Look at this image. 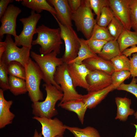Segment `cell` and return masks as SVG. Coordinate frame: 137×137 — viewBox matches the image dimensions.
<instances>
[{"label":"cell","mask_w":137,"mask_h":137,"mask_svg":"<svg viewBox=\"0 0 137 137\" xmlns=\"http://www.w3.org/2000/svg\"><path fill=\"white\" fill-rule=\"evenodd\" d=\"M89 40H97L108 41L114 40L107 27H102L96 24L93 29Z\"/></svg>","instance_id":"4316f807"},{"label":"cell","mask_w":137,"mask_h":137,"mask_svg":"<svg viewBox=\"0 0 137 137\" xmlns=\"http://www.w3.org/2000/svg\"><path fill=\"white\" fill-rule=\"evenodd\" d=\"M21 12L19 8L14 5H8L4 15L0 19L1 23L0 27V40L5 34L12 35L14 38L17 36L16 30V20Z\"/></svg>","instance_id":"30bf717a"},{"label":"cell","mask_w":137,"mask_h":137,"mask_svg":"<svg viewBox=\"0 0 137 137\" xmlns=\"http://www.w3.org/2000/svg\"><path fill=\"white\" fill-rule=\"evenodd\" d=\"M65 126L66 129L71 132L75 137H101L97 130L92 127L88 126L81 128Z\"/></svg>","instance_id":"484cf974"},{"label":"cell","mask_w":137,"mask_h":137,"mask_svg":"<svg viewBox=\"0 0 137 137\" xmlns=\"http://www.w3.org/2000/svg\"><path fill=\"white\" fill-rule=\"evenodd\" d=\"M90 6L96 15L97 22L104 7L109 6V0H88Z\"/></svg>","instance_id":"d6a6232c"},{"label":"cell","mask_w":137,"mask_h":137,"mask_svg":"<svg viewBox=\"0 0 137 137\" xmlns=\"http://www.w3.org/2000/svg\"><path fill=\"white\" fill-rule=\"evenodd\" d=\"M25 69L26 82L27 92L31 101L35 103L43 99V95L40 89L43 76L37 63L30 58Z\"/></svg>","instance_id":"277c9868"},{"label":"cell","mask_w":137,"mask_h":137,"mask_svg":"<svg viewBox=\"0 0 137 137\" xmlns=\"http://www.w3.org/2000/svg\"><path fill=\"white\" fill-rule=\"evenodd\" d=\"M55 82L61 88L63 97L59 104L82 99V95L77 91L68 73L67 64L64 63L58 66L54 76Z\"/></svg>","instance_id":"52a82bcc"},{"label":"cell","mask_w":137,"mask_h":137,"mask_svg":"<svg viewBox=\"0 0 137 137\" xmlns=\"http://www.w3.org/2000/svg\"><path fill=\"white\" fill-rule=\"evenodd\" d=\"M88 0H82L81 5L76 12L72 13V20L77 30L83 34L86 40L90 38L97 21L95 19Z\"/></svg>","instance_id":"5b68a950"},{"label":"cell","mask_w":137,"mask_h":137,"mask_svg":"<svg viewBox=\"0 0 137 137\" xmlns=\"http://www.w3.org/2000/svg\"><path fill=\"white\" fill-rule=\"evenodd\" d=\"M117 41L122 53L129 47L137 45V32L125 28Z\"/></svg>","instance_id":"7402d4cb"},{"label":"cell","mask_w":137,"mask_h":137,"mask_svg":"<svg viewBox=\"0 0 137 137\" xmlns=\"http://www.w3.org/2000/svg\"><path fill=\"white\" fill-rule=\"evenodd\" d=\"M55 137H63V136H57Z\"/></svg>","instance_id":"bcb514c9"},{"label":"cell","mask_w":137,"mask_h":137,"mask_svg":"<svg viewBox=\"0 0 137 137\" xmlns=\"http://www.w3.org/2000/svg\"><path fill=\"white\" fill-rule=\"evenodd\" d=\"M133 125L134 126L136 129V131L134 137H137V125L135 124H133Z\"/></svg>","instance_id":"ee69618b"},{"label":"cell","mask_w":137,"mask_h":137,"mask_svg":"<svg viewBox=\"0 0 137 137\" xmlns=\"http://www.w3.org/2000/svg\"><path fill=\"white\" fill-rule=\"evenodd\" d=\"M82 63L90 71H102L110 75L114 71L110 61L104 60L98 56L87 59L83 61Z\"/></svg>","instance_id":"e0dca14e"},{"label":"cell","mask_w":137,"mask_h":137,"mask_svg":"<svg viewBox=\"0 0 137 137\" xmlns=\"http://www.w3.org/2000/svg\"><path fill=\"white\" fill-rule=\"evenodd\" d=\"M132 57H130L131 77L135 78L137 77V54L134 53L132 55Z\"/></svg>","instance_id":"74e56055"},{"label":"cell","mask_w":137,"mask_h":137,"mask_svg":"<svg viewBox=\"0 0 137 137\" xmlns=\"http://www.w3.org/2000/svg\"><path fill=\"white\" fill-rule=\"evenodd\" d=\"M47 1L54 7L57 13L56 16L60 23L68 27H72V13L67 0H48Z\"/></svg>","instance_id":"9a60e30c"},{"label":"cell","mask_w":137,"mask_h":137,"mask_svg":"<svg viewBox=\"0 0 137 137\" xmlns=\"http://www.w3.org/2000/svg\"><path fill=\"white\" fill-rule=\"evenodd\" d=\"M80 46L77 57L67 64L75 63L78 64H82L83 61L89 58L97 57L98 55L90 49L83 39H80Z\"/></svg>","instance_id":"d4e9b609"},{"label":"cell","mask_w":137,"mask_h":137,"mask_svg":"<svg viewBox=\"0 0 137 137\" xmlns=\"http://www.w3.org/2000/svg\"><path fill=\"white\" fill-rule=\"evenodd\" d=\"M91 50L95 53L98 55L101 52L104 45L108 41L97 40H85Z\"/></svg>","instance_id":"d590c367"},{"label":"cell","mask_w":137,"mask_h":137,"mask_svg":"<svg viewBox=\"0 0 137 137\" xmlns=\"http://www.w3.org/2000/svg\"><path fill=\"white\" fill-rule=\"evenodd\" d=\"M122 55L117 40H113L108 41L97 55L104 60L110 61L114 58Z\"/></svg>","instance_id":"603a6c76"},{"label":"cell","mask_w":137,"mask_h":137,"mask_svg":"<svg viewBox=\"0 0 137 137\" xmlns=\"http://www.w3.org/2000/svg\"><path fill=\"white\" fill-rule=\"evenodd\" d=\"M6 65L0 61V87L4 91L9 90Z\"/></svg>","instance_id":"e575fe53"},{"label":"cell","mask_w":137,"mask_h":137,"mask_svg":"<svg viewBox=\"0 0 137 137\" xmlns=\"http://www.w3.org/2000/svg\"><path fill=\"white\" fill-rule=\"evenodd\" d=\"M46 93L44 101L33 103L32 113L35 116L51 118L58 114L55 107L57 102L61 100L63 97L62 92L51 84H43Z\"/></svg>","instance_id":"7a4b0ae2"},{"label":"cell","mask_w":137,"mask_h":137,"mask_svg":"<svg viewBox=\"0 0 137 137\" xmlns=\"http://www.w3.org/2000/svg\"><path fill=\"white\" fill-rule=\"evenodd\" d=\"M116 89L112 84L102 89L88 91L86 94L82 95V99L87 108L91 109L95 108L100 103L110 92Z\"/></svg>","instance_id":"2e32d148"},{"label":"cell","mask_w":137,"mask_h":137,"mask_svg":"<svg viewBox=\"0 0 137 137\" xmlns=\"http://www.w3.org/2000/svg\"><path fill=\"white\" fill-rule=\"evenodd\" d=\"M127 57L122 54L110 60L113 67L114 71L123 70L129 71L130 68V60Z\"/></svg>","instance_id":"83f0119b"},{"label":"cell","mask_w":137,"mask_h":137,"mask_svg":"<svg viewBox=\"0 0 137 137\" xmlns=\"http://www.w3.org/2000/svg\"><path fill=\"white\" fill-rule=\"evenodd\" d=\"M115 100L117 107L116 115L115 119L125 122L129 116L134 114L135 113L134 110L130 108L131 99L126 97H116Z\"/></svg>","instance_id":"d6986e66"},{"label":"cell","mask_w":137,"mask_h":137,"mask_svg":"<svg viewBox=\"0 0 137 137\" xmlns=\"http://www.w3.org/2000/svg\"><path fill=\"white\" fill-rule=\"evenodd\" d=\"M36 33L37 34V38L33 40L32 45L40 46L39 52L41 55L47 54L53 52L60 54L63 43L59 28H51L42 25L37 28Z\"/></svg>","instance_id":"6da1fadb"},{"label":"cell","mask_w":137,"mask_h":137,"mask_svg":"<svg viewBox=\"0 0 137 137\" xmlns=\"http://www.w3.org/2000/svg\"><path fill=\"white\" fill-rule=\"evenodd\" d=\"M42 135L41 133H39L37 130L36 129L34 132L33 135L32 137H42Z\"/></svg>","instance_id":"7bdbcfd3"},{"label":"cell","mask_w":137,"mask_h":137,"mask_svg":"<svg viewBox=\"0 0 137 137\" xmlns=\"http://www.w3.org/2000/svg\"><path fill=\"white\" fill-rule=\"evenodd\" d=\"M137 53V46L136 45L130 47V48H127L122 53V54L126 57H130L132 55Z\"/></svg>","instance_id":"60d3db41"},{"label":"cell","mask_w":137,"mask_h":137,"mask_svg":"<svg viewBox=\"0 0 137 137\" xmlns=\"http://www.w3.org/2000/svg\"><path fill=\"white\" fill-rule=\"evenodd\" d=\"M107 28L110 35L116 40L125 28L122 24L114 17Z\"/></svg>","instance_id":"f546056e"},{"label":"cell","mask_w":137,"mask_h":137,"mask_svg":"<svg viewBox=\"0 0 137 137\" xmlns=\"http://www.w3.org/2000/svg\"><path fill=\"white\" fill-rule=\"evenodd\" d=\"M5 41L6 44V50L0 58V61L6 65L12 61L18 62L25 67L30 58L31 49L23 46L18 47L10 35H6Z\"/></svg>","instance_id":"ba28073f"},{"label":"cell","mask_w":137,"mask_h":137,"mask_svg":"<svg viewBox=\"0 0 137 137\" xmlns=\"http://www.w3.org/2000/svg\"><path fill=\"white\" fill-rule=\"evenodd\" d=\"M67 64L68 71L75 88L79 87L88 91L89 85L86 77L90 71L83 63L80 65L75 63Z\"/></svg>","instance_id":"4fadbf2b"},{"label":"cell","mask_w":137,"mask_h":137,"mask_svg":"<svg viewBox=\"0 0 137 137\" xmlns=\"http://www.w3.org/2000/svg\"><path fill=\"white\" fill-rule=\"evenodd\" d=\"M72 13L77 11L81 6L82 0H67Z\"/></svg>","instance_id":"f35d334b"},{"label":"cell","mask_w":137,"mask_h":137,"mask_svg":"<svg viewBox=\"0 0 137 137\" xmlns=\"http://www.w3.org/2000/svg\"><path fill=\"white\" fill-rule=\"evenodd\" d=\"M4 91L0 89V128L12 123L15 115L10 111L13 104L12 100L7 101L5 98Z\"/></svg>","instance_id":"ac0fdd59"},{"label":"cell","mask_w":137,"mask_h":137,"mask_svg":"<svg viewBox=\"0 0 137 137\" xmlns=\"http://www.w3.org/2000/svg\"><path fill=\"white\" fill-rule=\"evenodd\" d=\"M8 81L9 90L14 95L25 94L27 92L25 80L9 75Z\"/></svg>","instance_id":"cb8c5ba5"},{"label":"cell","mask_w":137,"mask_h":137,"mask_svg":"<svg viewBox=\"0 0 137 137\" xmlns=\"http://www.w3.org/2000/svg\"><path fill=\"white\" fill-rule=\"evenodd\" d=\"M114 17L113 13L110 7H105L101 11L97 24L99 26L107 27Z\"/></svg>","instance_id":"4dcf8cb0"},{"label":"cell","mask_w":137,"mask_h":137,"mask_svg":"<svg viewBox=\"0 0 137 137\" xmlns=\"http://www.w3.org/2000/svg\"><path fill=\"white\" fill-rule=\"evenodd\" d=\"M57 54L55 52L44 55L39 54L33 51L30 52V56L42 72L43 76V80L45 83L51 84L61 91L60 86L54 79L57 67L64 63L62 58L57 57Z\"/></svg>","instance_id":"3957f363"},{"label":"cell","mask_w":137,"mask_h":137,"mask_svg":"<svg viewBox=\"0 0 137 137\" xmlns=\"http://www.w3.org/2000/svg\"><path fill=\"white\" fill-rule=\"evenodd\" d=\"M135 117L136 119H137V111L135 112L134 114Z\"/></svg>","instance_id":"f6af8a7d"},{"label":"cell","mask_w":137,"mask_h":137,"mask_svg":"<svg viewBox=\"0 0 137 137\" xmlns=\"http://www.w3.org/2000/svg\"><path fill=\"white\" fill-rule=\"evenodd\" d=\"M131 76V73L129 71L123 70L114 71L111 75L112 84L116 89L125 80L129 79Z\"/></svg>","instance_id":"1f68e13d"},{"label":"cell","mask_w":137,"mask_h":137,"mask_svg":"<svg viewBox=\"0 0 137 137\" xmlns=\"http://www.w3.org/2000/svg\"><path fill=\"white\" fill-rule=\"evenodd\" d=\"M13 0H0V18L4 15L6 10L8 4L13 2Z\"/></svg>","instance_id":"ab89813d"},{"label":"cell","mask_w":137,"mask_h":137,"mask_svg":"<svg viewBox=\"0 0 137 137\" xmlns=\"http://www.w3.org/2000/svg\"><path fill=\"white\" fill-rule=\"evenodd\" d=\"M41 16L40 14L32 10L28 17L19 19L23 27L20 34L14 38V42L17 46H22L31 48L33 36L36 34V26Z\"/></svg>","instance_id":"9c48e42d"},{"label":"cell","mask_w":137,"mask_h":137,"mask_svg":"<svg viewBox=\"0 0 137 137\" xmlns=\"http://www.w3.org/2000/svg\"><path fill=\"white\" fill-rule=\"evenodd\" d=\"M32 118L41 124V133L44 137H55L57 136H63L66 129L65 125L56 117L52 119L45 117L34 116Z\"/></svg>","instance_id":"8fae6325"},{"label":"cell","mask_w":137,"mask_h":137,"mask_svg":"<svg viewBox=\"0 0 137 137\" xmlns=\"http://www.w3.org/2000/svg\"><path fill=\"white\" fill-rule=\"evenodd\" d=\"M58 106L75 112L77 115L81 124H83L85 113L88 108L82 99L59 104Z\"/></svg>","instance_id":"ffe728a7"},{"label":"cell","mask_w":137,"mask_h":137,"mask_svg":"<svg viewBox=\"0 0 137 137\" xmlns=\"http://www.w3.org/2000/svg\"><path fill=\"white\" fill-rule=\"evenodd\" d=\"M57 22L60 30L61 38L64 41L65 49L62 58L64 63L67 64L77 56L80 46V39L73 28L65 26L53 15Z\"/></svg>","instance_id":"8992f818"},{"label":"cell","mask_w":137,"mask_h":137,"mask_svg":"<svg viewBox=\"0 0 137 137\" xmlns=\"http://www.w3.org/2000/svg\"><path fill=\"white\" fill-rule=\"evenodd\" d=\"M129 6L131 28L137 32V0H129Z\"/></svg>","instance_id":"836d02e7"},{"label":"cell","mask_w":137,"mask_h":137,"mask_svg":"<svg viewBox=\"0 0 137 137\" xmlns=\"http://www.w3.org/2000/svg\"><path fill=\"white\" fill-rule=\"evenodd\" d=\"M129 0H109V7L114 17L123 24L125 28L130 30L131 28L129 6Z\"/></svg>","instance_id":"7c38bea8"},{"label":"cell","mask_w":137,"mask_h":137,"mask_svg":"<svg viewBox=\"0 0 137 137\" xmlns=\"http://www.w3.org/2000/svg\"><path fill=\"white\" fill-rule=\"evenodd\" d=\"M6 44L5 42H0V58H1L4 53L5 50Z\"/></svg>","instance_id":"b9f144b4"},{"label":"cell","mask_w":137,"mask_h":137,"mask_svg":"<svg viewBox=\"0 0 137 137\" xmlns=\"http://www.w3.org/2000/svg\"><path fill=\"white\" fill-rule=\"evenodd\" d=\"M21 4L24 6L32 9L38 14L43 10H46L52 15L56 16V11L54 8L45 0H22Z\"/></svg>","instance_id":"44dd1931"},{"label":"cell","mask_w":137,"mask_h":137,"mask_svg":"<svg viewBox=\"0 0 137 137\" xmlns=\"http://www.w3.org/2000/svg\"><path fill=\"white\" fill-rule=\"evenodd\" d=\"M86 80L89 85L88 92L102 89L112 84L111 75L101 71H90Z\"/></svg>","instance_id":"5bb4252c"},{"label":"cell","mask_w":137,"mask_h":137,"mask_svg":"<svg viewBox=\"0 0 137 137\" xmlns=\"http://www.w3.org/2000/svg\"><path fill=\"white\" fill-rule=\"evenodd\" d=\"M8 74L25 80V67L20 63L13 61L6 65Z\"/></svg>","instance_id":"f1b7e54d"},{"label":"cell","mask_w":137,"mask_h":137,"mask_svg":"<svg viewBox=\"0 0 137 137\" xmlns=\"http://www.w3.org/2000/svg\"><path fill=\"white\" fill-rule=\"evenodd\" d=\"M116 89L129 92L134 95L137 98V78L135 77L132 78L129 84H126L123 83Z\"/></svg>","instance_id":"8d00e7d4"}]
</instances>
